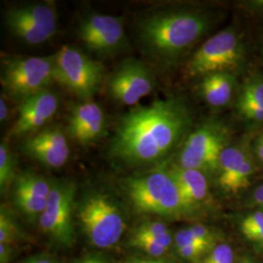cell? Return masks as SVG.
I'll return each mask as SVG.
<instances>
[{"label":"cell","mask_w":263,"mask_h":263,"mask_svg":"<svg viewBox=\"0 0 263 263\" xmlns=\"http://www.w3.org/2000/svg\"><path fill=\"white\" fill-rule=\"evenodd\" d=\"M189 124L186 107L176 99L136 106L121 117L108 152L127 165L159 162L177 146Z\"/></svg>","instance_id":"1"},{"label":"cell","mask_w":263,"mask_h":263,"mask_svg":"<svg viewBox=\"0 0 263 263\" xmlns=\"http://www.w3.org/2000/svg\"><path fill=\"white\" fill-rule=\"evenodd\" d=\"M209 27L207 16L197 11L161 10L146 14L137 25L142 52L155 63L169 66Z\"/></svg>","instance_id":"2"},{"label":"cell","mask_w":263,"mask_h":263,"mask_svg":"<svg viewBox=\"0 0 263 263\" xmlns=\"http://www.w3.org/2000/svg\"><path fill=\"white\" fill-rule=\"evenodd\" d=\"M124 188L140 213L177 216L190 212L168 170L128 178L124 181Z\"/></svg>","instance_id":"3"},{"label":"cell","mask_w":263,"mask_h":263,"mask_svg":"<svg viewBox=\"0 0 263 263\" xmlns=\"http://www.w3.org/2000/svg\"><path fill=\"white\" fill-rule=\"evenodd\" d=\"M0 82L5 94L22 103L56 82L54 56L7 59L2 63Z\"/></svg>","instance_id":"4"},{"label":"cell","mask_w":263,"mask_h":263,"mask_svg":"<svg viewBox=\"0 0 263 263\" xmlns=\"http://www.w3.org/2000/svg\"><path fill=\"white\" fill-rule=\"evenodd\" d=\"M54 61L56 82L82 102L92 101L103 83V64L71 46L61 48L54 55Z\"/></svg>","instance_id":"5"},{"label":"cell","mask_w":263,"mask_h":263,"mask_svg":"<svg viewBox=\"0 0 263 263\" xmlns=\"http://www.w3.org/2000/svg\"><path fill=\"white\" fill-rule=\"evenodd\" d=\"M77 216L87 238L97 248L112 247L124 233L125 220L121 211L103 193L86 196Z\"/></svg>","instance_id":"6"},{"label":"cell","mask_w":263,"mask_h":263,"mask_svg":"<svg viewBox=\"0 0 263 263\" xmlns=\"http://www.w3.org/2000/svg\"><path fill=\"white\" fill-rule=\"evenodd\" d=\"M227 133L219 124L207 122L188 136L179 156V166L204 174L216 173L221 152L226 148Z\"/></svg>","instance_id":"7"},{"label":"cell","mask_w":263,"mask_h":263,"mask_svg":"<svg viewBox=\"0 0 263 263\" xmlns=\"http://www.w3.org/2000/svg\"><path fill=\"white\" fill-rule=\"evenodd\" d=\"M5 25L11 33L28 45H39L56 33V10L50 2L16 6L6 12Z\"/></svg>","instance_id":"8"},{"label":"cell","mask_w":263,"mask_h":263,"mask_svg":"<svg viewBox=\"0 0 263 263\" xmlns=\"http://www.w3.org/2000/svg\"><path fill=\"white\" fill-rule=\"evenodd\" d=\"M243 60V49L235 32L231 29L219 31L198 49L187 64L190 76H207L227 72Z\"/></svg>","instance_id":"9"},{"label":"cell","mask_w":263,"mask_h":263,"mask_svg":"<svg viewBox=\"0 0 263 263\" xmlns=\"http://www.w3.org/2000/svg\"><path fill=\"white\" fill-rule=\"evenodd\" d=\"M74 196V183L66 180L51 182L47 205L39 217V223L44 233L65 246H71L74 241L72 222Z\"/></svg>","instance_id":"10"},{"label":"cell","mask_w":263,"mask_h":263,"mask_svg":"<svg viewBox=\"0 0 263 263\" xmlns=\"http://www.w3.org/2000/svg\"><path fill=\"white\" fill-rule=\"evenodd\" d=\"M79 37L85 46L100 57L114 56L128 47L121 18L91 14L80 21Z\"/></svg>","instance_id":"11"},{"label":"cell","mask_w":263,"mask_h":263,"mask_svg":"<svg viewBox=\"0 0 263 263\" xmlns=\"http://www.w3.org/2000/svg\"><path fill=\"white\" fill-rule=\"evenodd\" d=\"M155 79L151 69L141 61L129 59L116 67L107 81L108 93L114 101L135 105L151 94Z\"/></svg>","instance_id":"12"},{"label":"cell","mask_w":263,"mask_h":263,"mask_svg":"<svg viewBox=\"0 0 263 263\" xmlns=\"http://www.w3.org/2000/svg\"><path fill=\"white\" fill-rule=\"evenodd\" d=\"M21 148L30 158L52 169L63 167L70 154L66 135L59 128H47L31 135L23 141Z\"/></svg>","instance_id":"13"},{"label":"cell","mask_w":263,"mask_h":263,"mask_svg":"<svg viewBox=\"0 0 263 263\" xmlns=\"http://www.w3.org/2000/svg\"><path fill=\"white\" fill-rule=\"evenodd\" d=\"M59 106L58 96L49 89L23 101L20 103L18 118L10 130V137L19 138L37 131L55 116Z\"/></svg>","instance_id":"14"},{"label":"cell","mask_w":263,"mask_h":263,"mask_svg":"<svg viewBox=\"0 0 263 263\" xmlns=\"http://www.w3.org/2000/svg\"><path fill=\"white\" fill-rule=\"evenodd\" d=\"M14 202L30 219L40 217L47 205L51 183L35 173L21 172L14 179Z\"/></svg>","instance_id":"15"},{"label":"cell","mask_w":263,"mask_h":263,"mask_svg":"<svg viewBox=\"0 0 263 263\" xmlns=\"http://www.w3.org/2000/svg\"><path fill=\"white\" fill-rule=\"evenodd\" d=\"M104 114L102 107L93 101L82 102L74 106L68 118V133L81 145L98 141L104 134Z\"/></svg>","instance_id":"16"},{"label":"cell","mask_w":263,"mask_h":263,"mask_svg":"<svg viewBox=\"0 0 263 263\" xmlns=\"http://www.w3.org/2000/svg\"><path fill=\"white\" fill-rule=\"evenodd\" d=\"M189 211L197 208L208 197L209 186L205 174L201 171L173 166L168 170Z\"/></svg>","instance_id":"17"},{"label":"cell","mask_w":263,"mask_h":263,"mask_svg":"<svg viewBox=\"0 0 263 263\" xmlns=\"http://www.w3.org/2000/svg\"><path fill=\"white\" fill-rule=\"evenodd\" d=\"M234 78L228 72H214L203 77L201 92L208 104L220 107L229 103L233 94Z\"/></svg>","instance_id":"18"},{"label":"cell","mask_w":263,"mask_h":263,"mask_svg":"<svg viewBox=\"0 0 263 263\" xmlns=\"http://www.w3.org/2000/svg\"><path fill=\"white\" fill-rule=\"evenodd\" d=\"M247 157L245 151L238 147H226L221 152L218 161L217 182L223 190L227 188Z\"/></svg>","instance_id":"19"},{"label":"cell","mask_w":263,"mask_h":263,"mask_svg":"<svg viewBox=\"0 0 263 263\" xmlns=\"http://www.w3.org/2000/svg\"><path fill=\"white\" fill-rule=\"evenodd\" d=\"M15 158L6 142L0 144V187L5 190L16 178Z\"/></svg>","instance_id":"20"},{"label":"cell","mask_w":263,"mask_h":263,"mask_svg":"<svg viewBox=\"0 0 263 263\" xmlns=\"http://www.w3.org/2000/svg\"><path fill=\"white\" fill-rule=\"evenodd\" d=\"M245 238L254 243H263V212H255L246 216L240 224Z\"/></svg>","instance_id":"21"},{"label":"cell","mask_w":263,"mask_h":263,"mask_svg":"<svg viewBox=\"0 0 263 263\" xmlns=\"http://www.w3.org/2000/svg\"><path fill=\"white\" fill-rule=\"evenodd\" d=\"M254 173V166L251 159L247 157L241 167L237 171L235 176L231 179L230 183L226 189L227 192L237 193L243 188H246L250 184V179Z\"/></svg>","instance_id":"22"},{"label":"cell","mask_w":263,"mask_h":263,"mask_svg":"<svg viewBox=\"0 0 263 263\" xmlns=\"http://www.w3.org/2000/svg\"><path fill=\"white\" fill-rule=\"evenodd\" d=\"M18 235V229L4 208L0 212V244L11 245Z\"/></svg>","instance_id":"23"},{"label":"cell","mask_w":263,"mask_h":263,"mask_svg":"<svg viewBox=\"0 0 263 263\" xmlns=\"http://www.w3.org/2000/svg\"><path fill=\"white\" fill-rule=\"evenodd\" d=\"M201 263H234V252L229 245H217Z\"/></svg>","instance_id":"24"},{"label":"cell","mask_w":263,"mask_h":263,"mask_svg":"<svg viewBox=\"0 0 263 263\" xmlns=\"http://www.w3.org/2000/svg\"><path fill=\"white\" fill-rule=\"evenodd\" d=\"M129 244L133 248L139 249V250H141L142 252L149 254L151 257H160L168 251V249L156 244V243L152 242L146 238L138 237V236H132Z\"/></svg>","instance_id":"25"},{"label":"cell","mask_w":263,"mask_h":263,"mask_svg":"<svg viewBox=\"0 0 263 263\" xmlns=\"http://www.w3.org/2000/svg\"><path fill=\"white\" fill-rule=\"evenodd\" d=\"M238 108L248 119L253 121H263V108L254 102L240 97Z\"/></svg>","instance_id":"26"},{"label":"cell","mask_w":263,"mask_h":263,"mask_svg":"<svg viewBox=\"0 0 263 263\" xmlns=\"http://www.w3.org/2000/svg\"><path fill=\"white\" fill-rule=\"evenodd\" d=\"M166 233H169V229L163 222L157 220H149L141 223L134 232V235L158 236Z\"/></svg>","instance_id":"27"},{"label":"cell","mask_w":263,"mask_h":263,"mask_svg":"<svg viewBox=\"0 0 263 263\" xmlns=\"http://www.w3.org/2000/svg\"><path fill=\"white\" fill-rule=\"evenodd\" d=\"M241 97L254 102L263 108V81L254 80L247 83Z\"/></svg>","instance_id":"28"},{"label":"cell","mask_w":263,"mask_h":263,"mask_svg":"<svg viewBox=\"0 0 263 263\" xmlns=\"http://www.w3.org/2000/svg\"><path fill=\"white\" fill-rule=\"evenodd\" d=\"M176 245L178 248L181 247H186V246H195V247H200L205 249L209 253L212 251V249H210L207 246L201 243L196 236L194 235V233L192 232L191 228H184L182 230H180L179 233L176 236Z\"/></svg>","instance_id":"29"},{"label":"cell","mask_w":263,"mask_h":263,"mask_svg":"<svg viewBox=\"0 0 263 263\" xmlns=\"http://www.w3.org/2000/svg\"><path fill=\"white\" fill-rule=\"evenodd\" d=\"M178 253H179V256H181L182 258L192 260V261L199 260L205 254H209V252L205 249L200 248V247H195V246H186V247L178 248Z\"/></svg>","instance_id":"30"},{"label":"cell","mask_w":263,"mask_h":263,"mask_svg":"<svg viewBox=\"0 0 263 263\" xmlns=\"http://www.w3.org/2000/svg\"><path fill=\"white\" fill-rule=\"evenodd\" d=\"M192 232L194 233V235L196 236L198 240L209 247L210 249H214L216 246H215V242H214V234L213 232L207 228L205 226H195L190 227Z\"/></svg>","instance_id":"31"},{"label":"cell","mask_w":263,"mask_h":263,"mask_svg":"<svg viewBox=\"0 0 263 263\" xmlns=\"http://www.w3.org/2000/svg\"><path fill=\"white\" fill-rule=\"evenodd\" d=\"M125 263H173L160 257H151V258H142V257H132L127 259Z\"/></svg>","instance_id":"32"},{"label":"cell","mask_w":263,"mask_h":263,"mask_svg":"<svg viewBox=\"0 0 263 263\" xmlns=\"http://www.w3.org/2000/svg\"><path fill=\"white\" fill-rule=\"evenodd\" d=\"M12 254V249L10 245L0 244V262L8 263Z\"/></svg>","instance_id":"33"},{"label":"cell","mask_w":263,"mask_h":263,"mask_svg":"<svg viewBox=\"0 0 263 263\" xmlns=\"http://www.w3.org/2000/svg\"><path fill=\"white\" fill-rule=\"evenodd\" d=\"M8 117V107L5 100L3 99V97H1L0 99V121L3 123L6 121Z\"/></svg>","instance_id":"34"},{"label":"cell","mask_w":263,"mask_h":263,"mask_svg":"<svg viewBox=\"0 0 263 263\" xmlns=\"http://www.w3.org/2000/svg\"><path fill=\"white\" fill-rule=\"evenodd\" d=\"M254 200L261 207H263V185L256 188L254 193Z\"/></svg>","instance_id":"35"},{"label":"cell","mask_w":263,"mask_h":263,"mask_svg":"<svg viewBox=\"0 0 263 263\" xmlns=\"http://www.w3.org/2000/svg\"><path fill=\"white\" fill-rule=\"evenodd\" d=\"M256 153L258 158L263 162V133L256 142Z\"/></svg>","instance_id":"36"},{"label":"cell","mask_w":263,"mask_h":263,"mask_svg":"<svg viewBox=\"0 0 263 263\" xmlns=\"http://www.w3.org/2000/svg\"><path fill=\"white\" fill-rule=\"evenodd\" d=\"M84 261L85 263H106L102 258H99V257H96V256L84 258Z\"/></svg>","instance_id":"37"},{"label":"cell","mask_w":263,"mask_h":263,"mask_svg":"<svg viewBox=\"0 0 263 263\" xmlns=\"http://www.w3.org/2000/svg\"><path fill=\"white\" fill-rule=\"evenodd\" d=\"M26 263H54L53 261H51L50 259H47V258H34V259H32V260H29L28 262Z\"/></svg>","instance_id":"38"},{"label":"cell","mask_w":263,"mask_h":263,"mask_svg":"<svg viewBox=\"0 0 263 263\" xmlns=\"http://www.w3.org/2000/svg\"><path fill=\"white\" fill-rule=\"evenodd\" d=\"M238 263H256L254 260H253L252 258L250 257H243L242 259H240V261H238Z\"/></svg>","instance_id":"39"},{"label":"cell","mask_w":263,"mask_h":263,"mask_svg":"<svg viewBox=\"0 0 263 263\" xmlns=\"http://www.w3.org/2000/svg\"><path fill=\"white\" fill-rule=\"evenodd\" d=\"M73 263H85L84 258H83V259H80V260H78V261H76V262Z\"/></svg>","instance_id":"40"}]
</instances>
